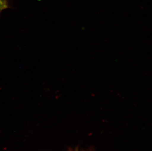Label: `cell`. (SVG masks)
<instances>
[{"instance_id": "cell-1", "label": "cell", "mask_w": 152, "mask_h": 151, "mask_svg": "<svg viewBox=\"0 0 152 151\" xmlns=\"http://www.w3.org/2000/svg\"><path fill=\"white\" fill-rule=\"evenodd\" d=\"M7 6L6 0H0V12L7 8Z\"/></svg>"}]
</instances>
